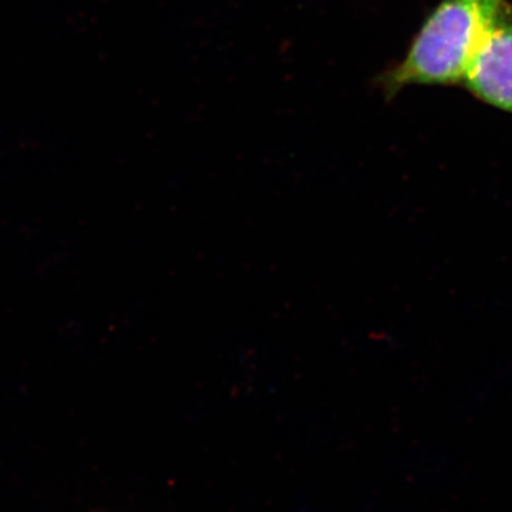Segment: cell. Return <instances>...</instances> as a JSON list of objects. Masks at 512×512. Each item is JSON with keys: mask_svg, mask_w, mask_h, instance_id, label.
<instances>
[{"mask_svg": "<svg viewBox=\"0 0 512 512\" xmlns=\"http://www.w3.org/2000/svg\"><path fill=\"white\" fill-rule=\"evenodd\" d=\"M507 0H441L424 20L402 62L384 70L376 86L393 99L409 86L463 83Z\"/></svg>", "mask_w": 512, "mask_h": 512, "instance_id": "6da1fadb", "label": "cell"}, {"mask_svg": "<svg viewBox=\"0 0 512 512\" xmlns=\"http://www.w3.org/2000/svg\"><path fill=\"white\" fill-rule=\"evenodd\" d=\"M463 83L478 100L512 114L511 6L481 46Z\"/></svg>", "mask_w": 512, "mask_h": 512, "instance_id": "7a4b0ae2", "label": "cell"}]
</instances>
